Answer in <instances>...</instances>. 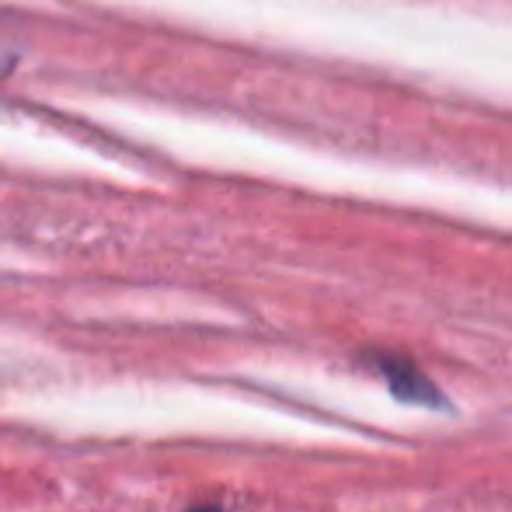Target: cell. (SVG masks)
<instances>
[{"instance_id": "obj_1", "label": "cell", "mask_w": 512, "mask_h": 512, "mask_svg": "<svg viewBox=\"0 0 512 512\" xmlns=\"http://www.w3.org/2000/svg\"><path fill=\"white\" fill-rule=\"evenodd\" d=\"M384 377L401 401H415V405H439V391L415 370V366L405 363V359H387Z\"/></svg>"}, {"instance_id": "obj_2", "label": "cell", "mask_w": 512, "mask_h": 512, "mask_svg": "<svg viewBox=\"0 0 512 512\" xmlns=\"http://www.w3.org/2000/svg\"><path fill=\"white\" fill-rule=\"evenodd\" d=\"M199 512H216V509H199Z\"/></svg>"}]
</instances>
